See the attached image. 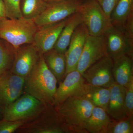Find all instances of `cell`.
I'll return each instance as SVG.
<instances>
[{
    "label": "cell",
    "instance_id": "obj_1",
    "mask_svg": "<svg viewBox=\"0 0 133 133\" xmlns=\"http://www.w3.org/2000/svg\"><path fill=\"white\" fill-rule=\"evenodd\" d=\"M57 79L49 69L43 56L39 59L25 79L24 88L30 94L43 104H53L56 92Z\"/></svg>",
    "mask_w": 133,
    "mask_h": 133
},
{
    "label": "cell",
    "instance_id": "obj_2",
    "mask_svg": "<svg viewBox=\"0 0 133 133\" xmlns=\"http://www.w3.org/2000/svg\"><path fill=\"white\" fill-rule=\"evenodd\" d=\"M38 28L34 20L23 17L0 20V38L16 49L24 44L33 43Z\"/></svg>",
    "mask_w": 133,
    "mask_h": 133
},
{
    "label": "cell",
    "instance_id": "obj_3",
    "mask_svg": "<svg viewBox=\"0 0 133 133\" xmlns=\"http://www.w3.org/2000/svg\"><path fill=\"white\" fill-rule=\"evenodd\" d=\"M94 105L84 95L71 97L57 106L59 115L69 126L82 129Z\"/></svg>",
    "mask_w": 133,
    "mask_h": 133
},
{
    "label": "cell",
    "instance_id": "obj_4",
    "mask_svg": "<svg viewBox=\"0 0 133 133\" xmlns=\"http://www.w3.org/2000/svg\"><path fill=\"white\" fill-rule=\"evenodd\" d=\"M78 12L90 35H104L112 25L111 20L96 0H85L81 3Z\"/></svg>",
    "mask_w": 133,
    "mask_h": 133
},
{
    "label": "cell",
    "instance_id": "obj_5",
    "mask_svg": "<svg viewBox=\"0 0 133 133\" xmlns=\"http://www.w3.org/2000/svg\"><path fill=\"white\" fill-rule=\"evenodd\" d=\"M82 0H64L48 3L42 13L34 22L38 28L59 22L78 12Z\"/></svg>",
    "mask_w": 133,
    "mask_h": 133
},
{
    "label": "cell",
    "instance_id": "obj_6",
    "mask_svg": "<svg viewBox=\"0 0 133 133\" xmlns=\"http://www.w3.org/2000/svg\"><path fill=\"white\" fill-rule=\"evenodd\" d=\"M104 35L107 56L113 61L125 55L133 57V39L123 29L112 24Z\"/></svg>",
    "mask_w": 133,
    "mask_h": 133
},
{
    "label": "cell",
    "instance_id": "obj_7",
    "mask_svg": "<svg viewBox=\"0 0 133 133\" xmlns=\"http://www.w3.org/2000/svg\"><path fill=\"white\" fill-rule=\"evenodd\" d=\"M42 104L35 97L26 93L3 110V120L24 121L33 117L39 112Z\"/></svg>",
    "mask_w": 133,
    "mask_h": 133
},
{
    "label": "cell",
    "instance_id": "obj_8",
    "mask_svg": "<svg viewBox=\"0 0 133 133\" xmlns=\"http://www.w3.org/2000/svg\"><path fill=\"white\" fill-rule=\"evenodd\" d=\"M106 56L107 55L104 35L93 36L88 35L77 70L82 75L89 67Z\"/></svg>",
    "mask_w": 133,
    "mask_h": 133
},
{
    "label": "cell",
    "instance_id": "obj_9",
    "mask_svg": "<svg viewBox=\"0 0 133 133\" xmlns=\"http://www.w3.org/2000/svg\"><path fill=\"white\" fill-rule=\"evenodd\" d=\"M113 66L111 58L105 57L89 67L82 75L88 84L109 88L115 83Z\"/></svg>",
    "mask_w": 133,
    "mask_h": 133
},
{
    "label": "cell",
    "instance_id": "obj_10",
    "mask_svg": "<svg viewBox=\"0 0 133 133\" xmlns=\"http://www.w3.org/2000/svg\"><path fill=\"white\" fill-rule=\"evenodd\" d=\"M25 81L10 70L0 75V109L2 111L22 95Z\"/></svg>",
    "mask_w": 133,
    "mask_h": 133
},
{
    "label": "cell",
    "instance_id": "obj_11",
    "mask_svg": "<svg viewBox=\"0 0 133 133\" xmlns=\"http://www.w3.org/2000/svg\"><path fill=\"white\" fill-rule=\"evenodd\" d=\"M41 54L33 43L24 44L16 49L11 71L26 79L37 62Z\"/></svg>",
    "mask_w": 133,
    "mask_h": 133
},
{
    "label": "cell",
    "instance_id": "obj_12",
    "mask_svg": "<svg viewBox=\"0 0 133 133\" xmlns=\"http://www.w3.org/2000/svg\"><path fill=\"white\" fill-rule=\"evenodd\" d=\"M85 83L84 79L77 70L67 73L57 89L53 104L58 106L71 97L84 95Z\"/></svg>",
    "mask_w": 133,
    "mask_h": 133
},
{
    "label": "cell",
    "instance_id": "obj_13",
    "mask_svg": "<svg viewBox=\"0 0 133 133\" xmlns=\"http://www.w3.org/2000/svg\"><path fill=\"white\" fill-rule=\"evenodd\" d=\"M88 35L87 29L83 23L75 30L68 49L65 53L66 62L65 76L70 72L77 70L78 64Z\"/></svg>",
    "mask_w": 133,
    "mask_h": 133
},
{
    "label": "cell",
    "instance_id": "obj_14",
    "mask_svg": "<svg viewBox=\"0 0 133 133\" xmlns=\"http://www.w3.org/2000/svg\"><path fill=\"white\" fill-rule=\"evenodd\" d=\"M67 18L57 23L38 28L34 36L33 43L41 54L53 49L66 24Z\"/></svg>",
    "mask_w": 133,
    "mask_h": 133
},
{
    "label": "cell",
    "instance_id": "obj_15",
    "mask_svg": "<svg viewBox=\"0 0 133 133\" xmlns=\"http://www.w3.org/2000/svg\"><path fill=\"white\" fill-rule=\"evenodd\" d=\"M109 88L110 95L107 112L117 120L128 118L125 104V88L115 83Z\"/></svg>",
    "mask_w": 133,
    "mask_h": 133
},
{
    "label": "cell",
    "instance_id": "obj_16",
    "mask_svg": "<svg viewBox=\"0 0 133 133\" xmlns=\"http://www.w3.org/2000/svg\"><path fill=\"white\" fill-rule=\"evenodd\" d=\"M113 73L115 83L127 86L133 80V57L125 55L113 61Z\"/></svg>",
    "mask_w": 133,
    "mask_h": 133
},
{
    "label": "cell",
    "instance_id": "obj_17",
    "mask_svg": "<svg viewBox=\"0 0 133 133\" xmlns=\"http://www.w3.org/2000/svg\"><path fill=\"white\" fill-rule=\"evenodd\" d=\"M83 23L79 12L73 14L67 19L66 24L62 30L53 49L59 53L64 54L69 47L72 35L75 30Z\"/></svg>",
    "mask_w": 133,
    "mask_h": 133
},
{
    "label": "cell",
    "instance_id": "obj_18",
    "mask_svg": "<svg viewBox=\"0 0 133 133\" xmlns=\"http://www.w3.org/2000/svg\"><path fill=\"white\" fill-rule=\"evenodd\" d=\"M111 122L109 115L105 109L94 106L90 116L86 121L82 129L91 133H106Z\"/></svg>",
    "mask_w": 133,
    "mask_h": 133
},
{
    "label": "cell",
    "instance_id": "obj_19",
    "mask_svg": "<svg viewBox=\"0 0 133 133\" xmlns=\"http://www.w3.org/2000/svg\"><path fill=\"white\" fill-rule=\"evenodd\" d=\"M46 65L54 74L57 81L60 82L65 75L66 62L64 54L52 49L43 54Z\"/></svg>",
    "mask_w": 133,
    "mask_h": 133
},
{
    "label": "cell",
    "instance_id": "obj_20",
    "mask_svg": "<svg viewBox=\"0 0 133 133\" xmlns=\"http://www.w3.org/2000/svg\"><path fill=\"white\" fill-rule=\"evenodd\" d=\"M84 96L94 106L107 111L110 95V88L88 84L85 83Z\"/></svg>",
    "mask_w": 133,
    "mask_h": 133
},
{
    "label": "cell",
    "instance_id": "obj_21",
    "mask_svg": "<svg viewBox=\"0 0 133 133\" xmlns=\"http://www.w3.org/2000/svg\"><path fill=\"white\" fill-rule=\"evenodd\" d=\"M133 16V0H119L110 16L112 24L124 28L127 21Z\"/></svg>",
    "mask_w": 133,
    "mask_h": 133
},
{
    "label": "cell",
    "instance_id": "obj_22",
    "mask_svg": "<svg viewBox=\"0 0 133 133\" xmlns=\"http://www.w3.org/2000/svg\"><path fill=\"white\" fill-rule=\"evenodd\" d=\"M47 5L43 0H21L22 16L25 19L34 20L43 12Z\"/></svg>",
    "mask_w": 133,
    "mask_h": 133
},
{
    "label": "cell",
    "instance_id": "obj_23",
    "mask_svg": "<svg viewBox=\"0 0 133 133\" xmlns=\"http://www.w3.org/2000/svg\"><path fill=\"white\" fill-rule=\"evenodd\" d=\"M16 49L4 40H0V75L10 70L14 60Z\"/></svg>",
    "mask_w": 133,
    "mask_h": 133
},
{
    "label": "cell",
    "instance_id": "obj_24",
    "mask_svg": "<svg viewBox=\"0 0 133 133\" xmlns=\"http://www.w3.org/2000/svg\"><path fill=\"white\" fill-rule=\"evenodd\" d=\"M133 119L126 118L109 123L106 133H133Z\"/></svg>",
    "mask_w": 133,
    "mask_h": 133
},
{
    "label": "cell",
    "instance_id": "obj_25",
    "mask_svg": "<svg viewBox=\"0 0 133 133\" xmlns=\"http://www.w3.org/2000/svg\"><path fill=\"white\" fill-rule=\"evenodd\" d=\"M8 18L16 19L22 17L21 9V0H3Z\"/></svg>",
    "mask_w": 133,
    "mask_h": 133
},
{
    "label": "cell",
    "instance_id": "obj_26",
    "mask_svg": "<svg viewBox=\"0 0 133 133\" xmlns=\"http://www.w3.org/2000/svg\"><path fill=\"white\" fill-rule=\"evenodd\" d=\"M125 96V104L126 114L128 118L133 119V80L127 86Z\"/></svg>",
    "mask_w": 133,
    "mask_h": 133
},
{
    "label": "cell",
    "instance_id": "obj_27",
    "mask_svg": "<svg viewBox=\"0 0 133 133\" xmlns=\"http://www.w3.org/2000/svg\"><path fill=\"white\" fill-rule=\"evenodd\" d=\"M24 123V121H11L3 119L0 121V133L14 132Z\"/></svg>",
    "mask_w": 133,
    "mask_h": 133
},
{
    "label": "cell",
    "instance_id": "obj_28",
    "mask_svg": "<svg viewBox=\"0 0 133 133\" xmlns=\"http://www.w3.org/2000/svg\"><path fill=\"white\" fill-rule=\"evenodd\" d=\"M119 0H96L104 10L108 17L110 16Z\"/></svg>",
    "mask_w": 133,
    "mask_h": 133
},
{
    "label": "cell",
    "instance_id": "obj_29",
    "mask_svg": "<svg viewBox=\"0 0 133 133\" xmlns=\"http://www.w3.org/2000/svg\"><path fill=\"white\" fill-rule=\"evenodd\" d=\"M31 132L33 133H62L63 130L58 127H43L33 129Z\"/></svg>",
    "mask_w": 133,
    "mask_h": 133
},
{
    "label": "cell",
    "instance_id": "obj_30",
    "mask_svg": "<svg viewBox=\"0 0 133 133\" xmlns=\"http://www.w3.org/2000/svg\"><path fill=\"white\" fill-rule=\"evenodd\" d=\"M8 18L6 15V9L3 0H0V20Z\"/></svg>",
    "mask_w": 133,
    "mask_h": 133
},
{
    "label": "cell",
    "instance_id": "obj_31",
    "mask_svg": "<svg viewBox=\"0 0 133 133\" xmlns=\"http://www.w3.org/2000/svg\"><path fill=\"white\" fill-rule=\"evenodd\" d=\"M45 2L47 3H52L58 2L64 0H43Z\"/></svg>",
    "mask_w": 133,
    "mask_h": 133
}]
</instances>
